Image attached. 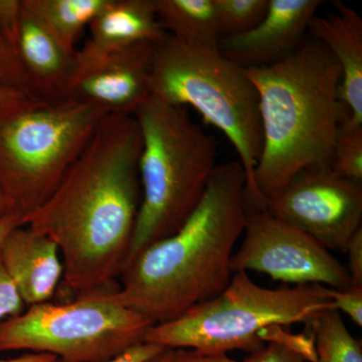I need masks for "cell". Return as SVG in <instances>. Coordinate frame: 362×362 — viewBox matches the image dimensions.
<instances>
[{
	"label": "cell",
	"instance_id": "obj_7",
	"mask_svg": "<svg viewBox=\"0 0 362 362\" xmlns=\"http://www.w3.org/2000/svg\"><path fill=\"white\" fill-rule=\"evenodd\" d=\"M151 96L194 108L232 142L247 175V197L259 202L254 173L263 146L259 95L245 68L220 49L183 44L168 35L156 47Z\"/></svg>",
	"mask_w": 362,
	"mask_h": 362
},
{
	"label": "cell",
	"instance_id": "obj_22",
	"mask_svg": "<svg viewBox=\"0 0 362 362\" xmlns=\"http://www.w3.org/2000/svg\"><path fill=\"white\" fill-rule=\"evenodd\" d=\"M221 37H235L252 30L263 20L269 0H214Z\"/></svg>",
	"mask_w": 362,
	"mask_h": 362
},
{
	"label": "cell",
	"instance_id": "obj_1",
	"mask_svg": "<svg viewBox=\"0 0 362 362\" xmlns=\"http://www.w3.org/2000/svg\"><path fill=\"white\" fill-rule=\"evenodd\" d=\"M141 152L134 116L108 114L49 199L23 220L56 243L66 289L86 294L120 277L141 206Z\"/></svg>",
	"mask_w": 362,
	"mask_h": 362
},
{
	"label": "cell",
	"instance_id": "obj_4",
	"mask_svg": "<svg viewBox=\"0 0 362 362\" xmlns=\"http://www.w3.org/2000/svg\"><path fill=\"white\" fill-rule=\"evenodd\" d=\"M133 116L142 137V202L128 262L185 223L218 166L216 139L187 107L150 96Z\"/></svg>",
	"mask_w": 362,
	"mask_h": 362
},
{
	"label": "cell",
	"instance_id": "obj_35",
	"mask_svg": "<svg viewBox=\"0 0 362 362\" xmlns=\"http://www.w3.org/2000/svg\"><path fill=\"white\" fill-rule=\"evenodd\" d=\"M59 362H61V361H59Z\"/></svg>",
	"mask_w": 362,
	"mask_h": 362
},
{
	"label": "cell",
	"instance_id": "obj_23",
	"mask_svg": "<svg viewBox=\"0 0 362 362\" xmlns=\"http://www.w3.org/2000/svg\"><path fill=\"white\" fill-rule=\"evenodd\" d=\"M0 87L18 90L30 96L18 52L0 30Z\"/></svg>",
	"mask_w": 362,
	"mask_h": 362
},
{
	"label": "cell",
	"instance_id": "obj_10",
	"mask_svg": "<svg viewBox=\"0 0 362 362\" xmlns=\"http://www.w3.org/2000/svg\"><path fill=\"white\" fill-rule=\"evenodd\" d=\"M268 209L329 251L345 252L362 228L361 183L331 169L304 171L269 202Z\"/></svg>",
	"mask_w": 362,
	"mask_h": 362
},
{
	"label": "cell",
	"instance_id": "obj_17",
	"mask_svg": "<svg viewBox=\"0 0 362 362\" xmlns=\"http://www.w3.org/2000/svg\"><path fill=\"white\" fill-rule=\"evenodd\" d=\"M162 28L183 44L220 49V23L214 0H154Z\"/></svg>",
	"mask_w": 362,
	"mask_h": 362
},
{
	"label": "cell",
	"instance_id": "obj_15",
	"mask_svg": "<svg viewBox=\"0 0 362 362\" xmlns=\"http://www.w3.org/2000/svg\"><path fill=\"white\" fill-rule=\"evenodd\" d=\"M333 6L337 13L314 16L308 30L337 62L340 99L352 120L362 123V18L344 2L334 1Z\"/></svg>",
	"mask_w": 362,
	"mask_h": 362
},
{
	"label": "cell",
	"instance_id": "obj_19",
	"mask_svg": "<svg viewBox=\"0 0 362 362\" xmlns=\"http://www.w3.org/2000/svg\"><path fill=\"white\" fill-rule=\"evenodd\" d=\"M314 339V362H362L361 340L352 337L337 309H328L309 326Z\"/></svg>",
	"mask_w": 362,
	"mask_h": 362
},
{
	"label": "cell",
	"instance_id": "obj_26",
	"mask_svg": "<svg viewBox=\"0 0 362 362\" xmlns=\"http://www.w3.org/2000/svg\"><path fill=\"white\" fill-rule=\"evenodd\" d=\"M334 309L346 314L358 327L362 326V287L350 286L345 290L332 289Z\"/></svg>",
	"mask_w": 362,
	"mask_h": 362
},
{
	"label": "cell",
	"instance_id": "obj_11",
	"mask_svg": "<svg viewBox=\"0 0 362 362\" xmlns=\"http://www.w3.org/2000/svg\"><path fill=\"white\" fill-rule=\"evenodd\" d=\"M157 45L138 44L114 51L83 47L65 99L94 105L109 114H129L151 96L152 61Z\"/></svg>",
	"mask_w": 362,
	"mask_h": 362
},
{
	"label": "cell",
	"instance_id": "obj_25",
	"mask_svg": "<svg viewBox=\"0 0 362 362\" xmlns=\"http://www.w3.org/2000/svg\"><path fill=\"white\" fill-rule=\"evenodd\" d=\"M23 11V0H0V30L16 51Z\"/></svg>",
	"mask_w": 362,
	"mask_h": 362
},
{
	"label": "cell",
	"instance_id": "obj_16",
	"mask_svg": "<svg viewBox=\"0 0 362 362\" xmlns=\"http://www.w3.org/2000/svg\"><path fill=\"white\" fill-rule=\"evenodd\" d=\"M89 28L85 47L97 52L158 45L168 35L158 20L154 0H107Z\"/></svg>",
	"mask_w": 362,
	"mask_h": 362
},
{
	"label": "cell",
	"instance_id": "obj_27",
	"mask_svg": "<svg viewBox=\"0 0 362 362\" xmlns=\"http://www.w3.org/2000/svg\"><path fill=\"white\" fill-rule=\"evenodd\" d=\"M159 362H238L226 354H207L194 349H166Z\"/></svg>",
	"mask_w": 362,
	"mask_h": 362
},
{
	"label": "cell",
	"instance_id": "obj_20",
	"mask_svg": "<svg viewBox=\"0 0 362 362\" xmlns=\"http://www.w3.org/2000/svg\"><path fill=\"white\" fill-rule=\"evenodd\" d=\"M331 170L356 182L362 180V123L352 120L349 111L338 129Z\"/></svg>",
	"mask_w": 362,
	"mask_h": 362
},
{
	"label": "cell",
	"instance_id": "obj_12",
	"mask_svg": "<svg viewBox=\"0 0 362 362\" xmlns=\"http://www.w3.org/2000/svg\"><path fill=\"white\" fill-rule=\"evenodd\" d=\"M323 4L320 0H269L263 20L249 32L221 40L220 51L244 68L276 63L299 47Z\"/></svg>",
	"mask_w": 362,
	"mask_h": 362
},
{
	"label": "cell",
	"instance_id": "obj_24",
	"mask_svg": "<svg viewBox=\"0 0 362 362\" xmlns=\"http://www.w3.org/2000/svg\"><path fill=\"white\" fill-rule=\"evenodd\" d=\"M23 299L0 258V322L23 312Z\"/></svg>",
	"mask_w": 362,
	"mask_h": 362
},
{
	"label": "cell",
	"instance_id": "obj_33",
	"mask_svg": "<svg viewBox=\"0 0 362 362\" xmlns=\"http://www.w3.org/2000/svg\"><path fill=\"white\" fill-rule=\"evenodd\" d=\"M6 214H11V206H9L8 202H7L6 197H4L1 190H0V218L6 216Z\"/></svg>",
	"mask_w": 362,
	"mask_h": 362
},
{
	"label": "cell",
	"instance_id": "obj_29",
	"mask_svg": "<svg viewBox=\"0 0 362 362\" xmlns=\"http://www.w3.org/2000/svg\"><path fill=\"white\" fill-rule=\"evenodd\" d=\"M166 349L156 343L144 341L126 349L107 362H149L160 356Z\"/></svg>",
	"mask_w": 362,
	"mask_h": 362
},
{
	"label": "cell",
	"instance_id": "obj_30",
	"mask_svg": "<svg viewBox=\"0 0 362 362\" xmlns=\"http://www.w3.org/2000/svg\"><path fill=\"white\" fill-rule=\"evenodd\" d=\"M21 226H23V221L20 216H14V214H6V216H1L0 218V246L8 233Z\"/></svg>",
	"mask_w": 362,
	"mask_h": 362
},
{
	"label": "cell",
	"instance_id": "obj_6",
	"mask_svg": "<svg viewBox=\"0 0 362 362\" xmlns=\"http://www.w3.org/2000/svg\"><path fill=\"white\" fill-rule=\"evenodd\" d=\"M334 308L332 289L321 285H295L269 289L233 273L223 291L188 309L168 322L150 328L144 341L168 349H194L228 354L261 349L273 328L302 323L309 327L317 317Z\"/></svg>",
	"mask_w": 362,
	"mask_h": 362
},
{
	"label": "cell",
	"instance_id": "obj_3",
	"mask_svg": "<svg viewBox=\"0 0 362 362\" xmlns=\"http://www.w3.org/2000/svg\"><path fill=\"white\" fill-rule=\"evenodd\" d=\"M245 73L258 92L263 133L254 182L269 204L300 173L331 169L346 112L341 71L327 49L311 39L284 59Z\"/></svg>",
	"mask_w": 362,
	"mask_h": 362
},
{
	"label": "cell",
	"instance_id": "obj_34",
	"mask_svg": "<svg viewBox=\"0 0 362 362\" xmlns=\"http://www.w3.org/2000/svg\"><path fill=\"white\" fill-rule=\"evenodd\" d=\"M158 357H159V356H157V357H156V358H154V359H153V361H149V362H159Z\"/></svg>",
	"mask_w": 362,
	"mask_h": 362
},
{
	"label": "cell",
	"instance_id": "obj_13",
	"mask_svg": "<svg viewBox=\"0 0 362 362\" xmlns=\"http://www.w3.org/2000/svg\"><path fill=\"white\" fill-rule=\"evenodd\" d=\"M54 240L26 226L8 233L0 258L28 307L49 302L63 281L64 266Z\"/></svg>",
	"mask_w": 362,
	"mask_h": 362
},
{
	"label": "cell",
	"instance_id": "obj_9",
	"mask_svg": "<svg viewBox=\"0 0 362 362\" xmlns=\"http://www.w3.org/2000/svg\"><path fill=\"white\" fill-rule=\"evenodd\" d=\"M245 237L232 258L233 273L258 272L285 284L321 285L334 290L351 286L346 267L329 250L274 216L267 206H249Z\"/></svg>",
	"mask_w": 362,
	"mask_h": 362
},
{
	"label": "cell",
	"instance_id": "obj_21",
	"mask_svg": "<svg viewBox=\"0 0 362 362\" xmlns=\"http://www.w3.org/2000/svg\"><path fill=\"white\" fill-rule=\"evenodd\" d=\"M272 337L261 349L250 352L243 362H306L315 361L313 335L310 338L286 334L280 327L271 330ZM312 333V332H311Z\"/></svg>",
	"mask_w": 362,
	"mask_h": 362
},
{
	"label": "cell",
	"instance_id": "obj_14",
	"mask_svg": "<svg viewBox=\"0 0 362 362\" xmlns=\"http://www.w3.org/2000/svg\"><path fill=\"white\" fill-rule=\"evenodd\" d=\"M16 52L30 96L44 101L65 99L77 51H69L59 44L25 6Z\"/></svg>",
	"mask_w": 362,
	"mask_h": 362
},
{
	"label": "cell",
	"instance_id": "obj_18",
	"mask_svg": "<svg viewBox=\"0 0 362 362\" xmlns=\"http://www.w3.org/2000/svg\"><path fill=\"white\" fill-rule=\"evenodd\" d=\"M107 0H23V6L59 44L75 52L76 42Z\"/></svg>",
	"mask_w": 362,
	"mask_h": 362
},
{
	"label": "cell",
	"instance_id": "obj_31",
	"mask_svg": "<svg viewBox=\"0 0 362 362\" xmlns=\"http://www.w3.org/2000/svg\"><path fill=\"white\" fill-rule=\"evenodd\" d=\"M0 362H59V359L52 354L30 352L14 358L0 359Z\"/></svg>",
	"mask_w": 362,
	"mask_h": 362
},
{
	"label": "cell",
	"instance_id": "obj_8",
	"mask_svg": "<svg viewBox=\"0 0 362 362\" xmlns=\"http://www.w3.org/2000/svg\"><path fill=\"white\" fill-rule=\"evenodd\" d=\"M105 288L63 304L33 305L0 322V351H30L61 362H107L138 343L153 321Z\"/></svg>",
	"mask_w": 362,
	"mask_h": 362
},
{
	"label": "cell",
	"instance_id": "obj_2",
	"mask_svg": "<svg viewBox=\"0 0 362 362\" xmlns=\"http://www.w3.org/2000/svg\"><path fill=\"white\" fill-rule=\"evenodd\" d=\"M246 190L240 161L218 164L185 223L128 262L114 298L160 324L223 291L246 225Z\"/></svg>",
	"mask_w": 362,
	"mask_h": 362
},
{
	"label": "cell",
	"instance_id": "obj_28",
	"mask_svg": "<svg viewBox=\"0 0 362 362\" xmlns=\"http://www.w3.org/2000/svg\"><path fill=\"white\" fill-rule=\"evenodd\" d=\"M344 252H347L349 258L346 270L351 280V286L362 287V228L350 238Z\"/></svg>",
	"mask_w": 362,
	"mask_h": 362
},
{
	"label": "cell",
	"instance_id": "obj_5",
	"mask_svg": "<svg viewBox=\"0 0 362 362\" xmlns=\"http://www.w3.org/2000/svg\"><path fill=\"white\" fill-rule=\"evenodd\" d=\"M108 112L71 99L0 105V190L21 221L59 187Z\"/></svg>",
	"mask_w": 362,
	"mask_h": 362
},
{
	"label": "cell",
	"instance_id": "obj_32",
	"mask_svg": "<svg viewBox=\"0 0 362 362\" xmlns=\"http://www.w3.org/2000/svg\"><path fill=\"white\" fill-rule=\"evenodd\" d=\"M23 96H28V95L18 90L8 89V88L0 87V105L14 101Z\"/></svg>",
	"mask_w": 362,
	"mask_h": 362
}]
</instances>
